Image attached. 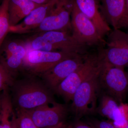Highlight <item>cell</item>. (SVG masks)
I'll return each mask as SVG.
<instances>
[{"instance_id":"6da1fadb","label":"cell","mask_w":128,"mask_h":128,"mask_svg":"<svg viewBox=\"0 0 128 128\" xmlns=\"http://www.w3.org/2000/svg\"><path fill=\"white\" fill-rule=\"evenodd\" d=\"M9 90L14 109L31 110L55 102L53 92L42 80L36 76L15 80Z\"/></svg>"},{"instance_id":"7a4b0ae2","label":"cell","mask_w":128,"mask_h":128,"mask_svg":"<svg viewBox=\"0 0 128 128\" xmlns=\"http://www.w3.org/2000/svg\"><path fill=\"white\" fill-rule=\"evenodd\" d=\"M24 43L28 50L62 51L82 54L86 48L76 40L72 33L67 31L40 33Z\"/></svg>"},{"instance_id":"3957f363","label":"cell","mask_w":128,"mask_h":128,"mask_svg":"<svg viewBox=\"0 0 128 128\" xmlns=\"http://www.w3.org/2000/svg\"><path fill=\"white\" fill-rule=\"evenodd\" d=\"M102 65V61L100 66L82 82L73 96L70 109L76 120L96 112Z\"/></svg>"},{"instance_id":"277c9868","label":"cell","mask_w":128,"mask_h":128,"mask_svg":"<svg viewBox=\"0 0 128 128\" xmlns=\"http://www.w3.org/2000/svg\"><path fill=\"white\" fill-rule=\"evenodd\" d=\"M102 64L99 54L86 56L82 64L75 71L69 75L53 91L60 96L66 102L72 101L79 86Z\"/></svg>"},{"instance_id":"5b68a950","label":"cell","mask_w":128,"mask_h":128,"mask_svg":"<svg viewBox=\"0 0 128 128\" xmlns=\"http://www.w3.org/2000/svg\"><path fill=\"white\" fill-rule=\"evenodd\" d=\"M76 54L62 51L28 50L21 68L30 76H40L63 60Z\"/></svg>"},{"instance_id":"8992f818","label":"cell","mask_w":128,"mask_h":128,"mask_svg":"<svg viewBox=\"0 0 128 128\" xmlns=\"http://www.w3.org/2000/svg\"><path fill=\"white\" fill-rule=\"evenodd\" d=\"M71 26L72 36L86 48L106 44L96 25L80 11L75 2L71 14Z\"/></svg>"},{"instance_id":"52a82bcc","label":"cell","mask_w":128,"mask_h":128,"mask_svg":"<svg viewBox=\"0 0 128 128\" xmlns=\"http://www.w3.org/2000/svg\"><path fill=\"white\" fill-rule=\"evenodd\" d=\"M102 60L99 76L100 85L117 102H123L128 88V74L124 68Z\"/></svg>"},{"instance_id":"ba28073f","label":"cell","mask_w":128,"mask_h":128,"mask_svg":"<svg viewBox=\"0 0 128 128\" xmlns=\"http://www.w3.org/2000/svg\"><path fill=\"white\" fill-rule=\"evenodd\" d=\"M108 34L106 47L99 53L101 58L114 66L124 68L128 66V34L114 29Z\"/></svg>"},{"instance_id":"9c48e42d","label":"cell","mask_w":128,"mask_h":128,"mask_svg":"<svg viewBox=\"0 0 128 128\" xmlns=\"http://www.w3.org/2000/svg\"><path fill=\"white\" fill-rule=\"evenodd\" d=\"M75 0H57L42 22L32 32L71 31V16Z\"/></svg>"},{"instance_id":"30bf717a","label":"cell","mask_w":128,"mask_h":128,"mask_svg":"<svg viewBox=\"0 0 128 128\" xmlns=\"http://www.w3.org/2000/svg\"><path fill=\"white\" fill-rule=\"evenodd\" d=\"M52 105L51 107L45 105L26 110L38 128H52L65 121L68 112L67 105L56 102Z\"/></svg>"},{"instance_id":"8fae6325","label":"cell","mask_w":128,"mask_h":128,"mask_svg":"<svg viewBox=\"0 0 128 128\" xmlns=\"http://www.w3.org/2000/svg\"><path fill=\"white\" fill-rule=\"evenodd\" d=\"M86 56L78 54L65 59L41 74L40 76L53 92L63 80L82 64Z\"/></svg>"},{"instance_id":"7c38bea8","label":"cell","mask_w":128,"mask_h":128,"mask_svg":"<svg viewBox=\"0 0 128 128\" xmlns=\"http://www.w3.org/2000/svg\"><path fill=\"white\" fill-rule=\"evenodd\" d=\"M101 13L114 29H128L126 0H98Z\"/></svg>"},{"instance_id":"4fadbf2b","label":"cell","mask_w":128,"mask_h":128,"mask_svg":"<svg viewBox=\"0 0 128 128\" xmlns=\"http://www.w3.org/2000/svg\"><path fill=\"white\" fill-rule=\"evenodd\" d=\"M57 0H50L47 3L40 5L20 23L15 26H10L9 32L18 34L31 32L42 22Z\"/></svg>"},{"instance_id":"5bb4252c","label":"cell","mask_w":128,"mask_h":128,"mask_svg":"<svg viewBox=\"0 0 128 128\" xmlns=\"http://www.w3.org/2000/svg\"><path fill=\"white\" fill-rule=\"evenodd\" d=\"M75 2L80 11L94 23L102 36L110 32L112 30L101 13L98 0H75Z\"/></svg>"},{"instance_id":"9a60e30c","label":"cell","mask_w":128,"mask_h":128,"mask_svg":"<svg viewBox=\"0 0 128 128\" xmlns=\"http://www.w3.org/2000/svg\"><path fill=\"white\" fill-rule=\"evenodd\" d=\"M40 5L30 0H9L8 10L10 26H15L20 23Z\"/></svg>"},{"instance_id":"2e32d148","label":"cell","mask_w":128,"mask_h":128,"mask_svg":"<svg viewBox=\"0 0 128 128\" xmlns=\"http://www.w3.org/2000/svg\"><path fill=\"white\" fill-rule=\"evenodd\" d=\"M1 97L2 103L0 114V128H10L12 114L14 108L9 89L3 91Z\"/></svg>"},{"instance_id":"e0dca14e","label":"cell","mask_w":128,"mask_h":128,"mask_svg":"<svg viewBox=\"0 0 128 128\" xmlns=\"http://www.w3.org/2000/svg\"><path fill=\"white\" fill-rule=\"evenodd\" d=\"M114 98L108 94H104L101 97L99 105L96 112L110 120H112L114 114L118 105Z\"/></svg>"},{"instance_id":"ac0fdd59","label":"cell","mask_w":128,"mask_h":128,"mask_svg":"<svg viewBox=\"0 0 128 128\" xmlns=\"http://www.w3.org/2000/svg\"><path fill=\"white\" fill-rule=\"evenodd\" d=\"M9 0H2L0 5V48L9 32Z\"/></svg>"},{"instance_id":"d6986e66","label":"cell","mask_w":128,"mask_h":128,"mask_svg":"<svg viewBox=\"0 0 128 128\" xmlns=\"http://www.w3.org/2000/svg\"><path fill=\"white\" fill-rule=\"evenodd\" d=\"M112 122L116 128H125L128 125V104L120 103L114 111Z\"/></svg>"},{"instance_id":"ffe728a7","label":"cell","mask_w":128,"mask_h":128,"mask_svg":"<svg viewBox=\"0 0 128 128\" xmlns=\"http://www.w3.org/2000/svg\"><path fill=\"white\" fill-rule=\"evenodd\" d=\"M18 128H39L34 122L26 110L14 109Z\"/></svg>"},{"instance_id":"44dd1931","label":"cell","mask_w":128,"mask_h":128,"mask_svg":"<svg viewBox=\"0 0 128 128\" xmlns=\"http://www.w3.org/2000/svg\"><path fill=\"white\" fill-rule=\"evenodd\" d=\"M15 80L4 66L0 64V92L10 89Z\"/></svg>"},{"instance_id":"7402d4cb","label":"cell","mask_w":128,"mask_h":128,"mask_svg":"<svg viewBox=\"0 0 128 128\" xmlns=\"http://www.w3.org/2000/svg\"><path fill=\"white\" fill-rule=\"evenodd\" d=\"M90 124L95 128H116L112 122L109 121L94 120Z\"/></svg>"},{"instance_id":"603a6c76","label":"cell","mask_w":128,"mask_h":128,"mask_svg":"<svg viewBox=\"0 0 128 128\" xmlns=\"http://www.w3.org/2000/svg\"><path fill=\"white\" fill-rule=\"evenodd\" d=\"M70 128H95L91 124H88L86 123L80 121V119L76 121L70 125Z\"/></svg>"},{"instance_id":"cb8c5ba5","label":"cell","mask_w":128,"mask_h":128,"mask_svg":"<svg viewBox=\"0 0 128 128\" xmlns=\"http://www.w3.org/2000/svg\"><path fill=\"white\" fill-rule=\"evenodd\" d=\"M10 128H18L17 123L16 113L14 109L12 114Z\"/></svg>"},{"instance_id":"d4e9b609","label":"cell","mask_w":128,"mask_h":128,"mask_svg":"<svg viewBox=\"0 0 128 128\" xmlns=\"http://www.w3.org/2000/svg\"><path fill=\"white\" fill-rule=\"evenodd\" d=\"M50 128H70V125H69L65 121L55 127Z\"/></svg>"},{"instance_id":"484cf974","label":"cell","mask_w":128,"mask_h":128,"mask_svg":"<svg viewBox=\"0 0 128 128\" xmlns=\"http://www.w3.org/2000/svg\"><path fill=\"white\" fill-rule=\"evenodd\" d=\"M30 0L38 4L41 5L47 3L50 0Z\"/></svg>"},{"instance_id":"4316f807","label":"cell","mask_w":128,"mask_h":128,"mask_svg":"<svg viewBox=\"0 0 128 128\" xmlns=\"http://www.w3.org/2000/svg\"><path fill=\"white\" fill-rule=\"evenodd\" d=\"M2 97L1 94L0 95V114L1 111L2 109Z\"/></svg>"},{"instance_id":"83f0119b","label":"cell","mask_w":128,"mask_h":128,"mask_svg":"<svg viewBox=\"0 0 128 128\" xmlns=\"http://www.w3.org/2000/svg\"><path fill=\"white\" fill-rule=\"evenodd\" d=\"M126 6H127V9L128 12V0H126Z\"/></svg>"},{"instance_id":"f1b7e54d","label":"cell","mask_w":128,"mask_h":128,"mask_svg":"<svg viewBox=\"0 0 128 128\" xmlns=\"http://www.w3.org/2000/svg\"><path fill=\"white\" fill-rule=\"evenodd\" d=\"M128 128V126H127V127H126V128Z\"/></svg>"}]
</instances>
